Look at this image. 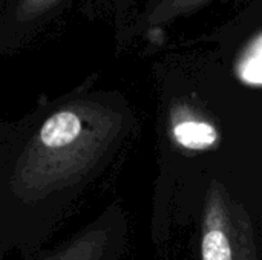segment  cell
I'll list each match as a JSON object with an SVG mask.
<instances>
[{
  "mask_svg": "<svg viewBox=\"0 0 262 260\" xmlns=\"http://www.w3.org/2000/svg\"><path fill=\"white\" fill-rule=\"evenodd\" d=\"M249 2L250 0H149L137 11L124 32L146 37L160 35L166 28L177 26L212 8L233 6L238 12Z\"/></svg>",
  "mask_w": 262,
  "mask_h": 260,
  "instance_id": "obj_1",
  "label": "cell"
},
{
  "mask_svg": "<svg viewBox=\"0 0 262 260\" xmlns=\"http://www.w3.org/2000/svg\"><path fill=\"white\" fill-rule=\"evenodd\" d=\"M74 0H3L0 11L2 41L15 43L49 26Z\"/></svg>",
  "mask_w": 262,
  "mask_h": 260,
  "instance_id": "obj_2",
  "label": "cell"
},
{
  "mask_svg": "<svg viewBox=\"0 0 262 260\" xmlns=\"http://www.w3.org/2000/svg\"><path fill=\"white\" fill-rule=\"evenodd\" d=\"M223 38L246 40L238 63V72L244 81L250 84H262V25L253 26L238 34L223 35Z\"/></svg>",
  "mask_w": 262,
  "mask_h": 260,
  "instance_id": "obj_3",
  "label": "cell"
},
{
  "mask_svg": "<svg viewBox=\"0 0 262 260\" xmlns=\"http://www.w3.org/2000/svg\"><path fill=\"white\" fill-rule=\"evenodd\" d=\"M81 130L78 116L72 112H58L52 115L40 130V139L46 147H63L72 143Z\"/></svg>",
  "mask_w": 262,
  "mask_h": 260,
  "instance_id": "obj_4",
  "label": "cell"
},
{
  "mask_svg": "<svg viewBox=\"0 0 262 260\" xmlns=\"http://www.w3.org/2000/svg\"><path fill=\"white\" fill-rule=\"evenodd\" d=\"M149 0H81V8L92 15L107 14L118 32H124L137 11Z\"/></svg>",
  "mask_w": 262,
  "mask_h": 260,
  "instance_id": "obj_5",
  "label": "cell"
},
{
  "mask_svg": "<svg viewBox=\"0 0 262 260\" xmlns=\"http://www.w3.org/2000/svg\"><path fill=\"white\" fill-rule=\"evenodd\" d=\"M173 135H175V139L181 146L187 149H193V150L210 147L218 139L216 130L210 124L201 123V121L180 123L175 127Z\"/></svg>",
  "mask_w": 262,
  "mask_h": 260,
  "instance_id": "obj_6",
  "label": "cell"
},
{
  "mask_svg": "<svg viewBox=\"0 0 262 260\" xmlns=\"http://www.w3.org/2000/svg\"><path fill=\"white\" fill-rule=\"evenodd\" d=\"M203 260H232V250L221 230H210L203 239Z\"/></svg>",
  "mask_w": 262,
  "mask_h": 260,
  "instance_id": "obj_7",
  "label": "cell"
}]
</instances>
